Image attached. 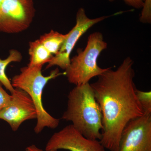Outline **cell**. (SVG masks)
Listing matches in <instances>:
<instances>
[{"label": "cell", "instance_id": "cell-1", "mask_svg": "<svg viewBox=\"0 0 151 151\" xmlns=\"http://www.w3.org/2000/svg\"><path fill=\"white\" fill-rule=\"evenodd\" d=\"M134 61L125 58L116 70L108 68L90 84L103 117L100 142L110 151H119L122 133L127 124L142 116L136 95Z\"/></svg>", "mask_w": 151, "mask_h": 151}, {"label": "cell", "instance_id": "cell-2", "mask_svg": "<svg viewBox=\"0 0 151 151\" xmlns=\"http://www.w3.org/2000/svg\"><path fill=\"white\" fill-rule=\"evenodd\" d=\"M61 119L71 122V125L85 137L101 139L102 112L89 83L76 86L70 90L68 96L67 108Z\"/></svg>", "mask_w": 151, "mask_h": 151}, {"label": "cell", "instance_id": "cell-3", "mask_svg": "<svg viewBox=\"0 0 151 151\" xmlns=\"http://www.w3.org/2000/svg\"><path fill=\"white\" fill-rule=\"evenodd\" d=\"M42 65L27 66L22 68L20 73L14 76L12 84L14 88L22 89L26 92L33 102L37 113V123L34 132L39 134L45 128L56 129L59 126L60 120L50 115L45 109L42 103V95L44 88L49 81L62 75L57 68L50 74L45 76L42 74Z\"/></svg>", "mask_w": 151, "mask_h": 151}, {"label": "cell", "instance_id": "cell-4", "mask_svg": "<svg viewBox=\"0 0 151 151\" xmlns=\"http://www.w3.org/2000/svg\"><path fill=\"white\" fill-rule=\"evenodd\" d=\"M107 45L101 32L90 34L85 48L78 50L77 55L70 59V65L65 70L68 82L75 86L83 85L105 72L108 68L99 67L97 60Z\"/></svg>", "mask_w": 151, "mask_h": 151}, {"label": "cell", "instance_id": "cell-5", "mask_svg": "<svg viewBox=\"0 0 151 151\" xmlns=\"http://www.w3.org/2000/svg\"><path fill=\"white\" fill-rule=\"evenodd\" d=\"M35 14L32 0H4L0 6V32H22L29 27Z\"/></svg>", "mask_w": 151, "mask_h": 151}, {"label": "cell", "instance_id": "cell-6", "mask_svg": "<svg viewBox=\"0 0 151 151\" xmlns=\"http://www.w3.org/2000/svg\"><path fill=\"white\" fill-rule=\"evenodd\" d=\"M109 17L103 16L97 18L90 19L87 17L84 8H80L78 9L76 13L75 25L68 33L67 37L59 51L48 63L46 69L57 66L63 70H66L70 65V55L80 38L94 25Z\"/></svg>", "mask_w": 151, "mask_h": 151}, {"label": "cell", "instance_id": "cell-7", "mask_svg": "<svg viewBox=\"0 0 151 151\" xmlns=\"http://www.w3.org/2000/svg\"><path fill=\"white\" fill-rule=\"evenodd\" d=\"M105 151L98 140L85 137L71 124L52 135L47 143L45 151Z\"/></svg>", "mask_w": 151, "mask_h": 151}, {"label": "cell", "instance_id": "cell-8", "mask_svg": "<svg viewBox=\"0 0 151 151\" xmlns=\"http://www.w3.org/2000/svg\"><path fill=\"white\" fill-rule=\"evenodd\" d=\"M119 151H151V115L144 114L127 124Z\"/></svg>", "mask_w": 151, "mask_h": 151}, {"label": "cell", "instance_id": "cell-9", "mask_svg": "<svg viewBox=\"0 0 151 151\" xmlns=\"http://www.w3.org/2000/svg\"><path fill=\"white\" fill-rule=\"evenodd\" d=\"M8 105L0 112V119L6 122L14 132L23 122L37 119V113L31 98L25 92L15 88Z\"/></svg>", "mask_w": 151, "mask_h": 151}, {"label": "cell", "instance_id": "cell-10", "mask_svg": "<svg viewBox=\"0 0 151 151\" xmlns=\"http://www.w3.org/2000/svg\"><path fill=\"white\" fill-rule=\"evenodd\" d=\"M29 53V62L28 65L29 66L43 65L45 63H48L53 57L39 39L30 42Z\"/></svg>", "mask_w": 151, "mask_h": 151}, {"label": "cell", "instance_id": "cell-11", "mask_svg": "<svg viewBox=\"0 0 151 151\" xmlns=\"http://www.w3.org/2000/svg\"><path fill=\"white\" fill-rule=\"evenodd\" d=\"M67 35V34H62L52 30L49 32L42 35L39 40L44 46L54 56L59 51Z\"/></svg>", "mask_w": 151, "mask_h": 151}, {"label": "cell", "instance_id": "cell-12", "mask_svg": "<svg viewBox=\"0 0 151 151\" xmlns=\"http://www.w3.org/2000/svg\"><path fill=\"white\" fill-rule=\"evenodd\" d=\"M22 58V56L19 52L16 50H11L9 54L6 58L0 59V83L10 92L11 94L14 92V88L6 75V69L11 63L20 62Z\"/></svg>", "mask_w": 151, "mask_h": 151}, {"label": "cell", "instance_id": "cell-13", "mask_svg": "<svg viewBox=\"0 0 151 151\" xmlns=\"http://www.w3.org/2000/svg\"><path fill=\"white\" fill-rule=\"evenodd\" d=\"M136 95L144 114L151 115V92L136 90Z\"/></svg>", "mask_w": 151, "mask_h": 151}, {"label": "cell", "instance_id": "cell-14", "mask_svg": "<svg viewBox=\"0 0 151 151\" xmlns=\"http://www.w3.org/2000/svg\"><path fill=\"white\" fill-rule=\"evenodd\" d=\"M139 21L144 24L151 23V0H145Z\"/></svg>", "mask_w": 151, "mask_h": 151}, {"label": "cell", "instance_id": "cell-15", "mask_svg": "<svg viewBox=\"0 0 151 151\" xmlns=\"http://www.w3.org/2000/svg\"><path fill=\"white\" fill-rule=\"evenodd\" d=\"M12 95L9 94L3 89L0 83V112L10 102Z\"/></svg>", "mask_w": 151, "mask_h": 151}, {"label": "cell", "instance_id": "cell-16", "mask_svg": "<svg viewBox=\"0 0 151 151\" xmlns=\"http://www.w3.org/2000/svg\"><path fill=\"white\" fill-rule=\"evenodd\" d=\"M112 2L115 0H108ZM124 3L128 6L132 7L135 9H140L142 8L144 6L145 0H123Z\"/></svg>", "mask_w": 151, "mask_h": 151}, {"label": "cell", "instance_id": "cell-17", "mask_svg": "<svg viewBox=\"0 0 151 151\" xmlns=\"http://www.w3.org/2000/svg\"><path fill=\"white\" fill-rule=\"evenodd\" d=\"M26 151H46L38 147L35 145H31L26 148Z\"/></svg>", "mask_w": 151, "mask_h": 151}, {"label": "cell", "instance_id": "cell-18", "mask_svg": "<svg viewBox=\"0 0 151 151\" xmlns=\"http://www.w3.org/2000/svg\"><path fill=\"white\" fill-rule=\"evenodd\" d=\"M4 0H0V6H1V4L3 2Z\"/></svg>", "mask_w": 151, "mask_h": 151}]
</instances>
